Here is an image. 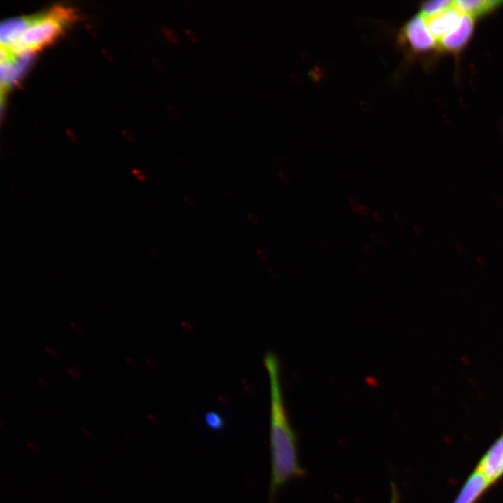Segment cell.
<instances>
[{
  "mask_svg": "<svg viewBox=\"0 0 503 503\" xmlns=\"http://www.w3.org/2000/svg\"><path fill=\"white\" fill-rule=\"evenodd\" d=\"M264 365L269 377L270 391L269 503H275L282 487L292 479L302 477L306 472L299 462L297 437L285 407L277 356L268 352L264 356Z\"/></svg>",
  "mask_w": 503,
  "mask_h": 503,
  "instance_id": "cell-1",
  "label": "cell"
},
{
  "mask_svg": "<svg viewBox=\"0 0 503 503\" xmlns=\"http://www.w3.org/2000/svg\"><path fill=\"white\" fill-rule=\"evenodd\" d=\"M76 17L71 8L58 5L30 16L29 22L18 41L5 50L14 54H33L54 42Z\"/></svg>",
  "mask_w": 503,
  "mask_h": 503,
  "instance_id": "cell-2",
  "label": "cell"
},
{
  "mask_svg": "<svg viewBox=\"0 0 503 503\" xmlns=\"http://www.w3.org/2000/svg\"><path fill=\"white\" fill-rule=\"evenodd\" d=\"M399 41L415 54H425L437 50V43L428 29L425 17L421 13L411 17L404 25L399 35Z\"/></svg>",
  "mask_w": 503,
  "mask_h": 503,
  "instance_id": "cell-3",
  "label": "cell"
},
{
  "mask_svg": "<svg viewBox=\"0 0 503 503\" xmlns=\"http://www.w3.org/2000/svg\"><path fill=\"white\" fill-rule=\"evenodd\" d=\"M474 28L475 18L463 14L458 25L437 42V50L458 54L469 42Z\"/></svg>",
  "mask_w": 503,
  "mask_h": 503,
  "instance_id": "cell-4",
  "label": "cell"
},
{
  "mask_svg": "<svg viewBox=\"0 0 503 503\" xmlns=\"http://www.w3.org/2000/svg\"><path fill=\"white\" fill-rule=\"evenodd\" d=\"M476 469L492 484L503 476V430L481 457Z\"/></svg>",
  "mask_w": 503,
  "mask_h": 503,
  "instance_id": "cell-5",
  "label": "cell"
},
{
  "mask_svg": "<svg viewBox=\"0 0 503 503\" xmlns=\"http://www.w3.org/2000/svg\"><path fill=\"white\" fill-rule=\"evenodd\" d=\"M462 16V14L453 5L439 13L424 17L428 30L438 41L458 25Z\"/></svg>",
  "mask_w": 503,
  "mask_h": 503,
  "instance_id": "cell-6",
  "label": "cell"
},
{
  "mask_svg": "<svg viewBox=\"0 0 503 503\" xmlns=\"http://www.w3.org/2000/svg\"><path fill=\"white\" fill-rule=\"evenodd\" d=\"M492 483L475 469L468 476L453 503H476Z\"/></svg>",
  "mask_w": 503,
  "mask_h": 503,
  "instance_id": "cell-7",
  "label": "cell"
},
{
  "mask_svg": "<svg viewBox=\"0 0 503 503\" xmlns=\"http://www.w3.org/2000/svg\"><path fill=\"white\" fill-rule=\"evenodd\" d=\"M30 20V16L10 18L1 22L0 27L1 48L8 49L20 38Z\"/></svg>",
  "mask_w": 503,
  "mask_h": 503,
  "instance_id": "cell-8",
  "label": "cell"
},
{
  "mask_svg": "<svg viewBox=\"0 0 503 503\" xmlns=\"http://www.w3.org/2000/svg\"><path fill=\"white\" fill-rule=\"evenodd\" d=\"M503 5L502 0L454 1L455 7L463 15L474 17H483Z\"/></svg>",
  "mask_w": 503,
  "mask_h": 503,
  "instance_id": "cell-9",
  "label": "cell"
},
{
  "mask_svg": "<svg viewBox=\"0 0 503 503\" xmlns=\"http://www.w3.org/2000/svg\"><path fill=\"white\" fill-rule=\"evenodd\" d=\"M454 5V1L449 0H435L423 2L421 6L420 13L423 17H429L439 13Z\"/></svg>",
  "mask_w": 503,
  "mask_h": 503,
  "instance_id": "cell-10",
  "label": "cell"
},
{
  "mask_svg": "<svg viewBox=\"0 0 503 503\" xmlns=\"http://www.w3.org/2000/svg\"><path fill=\"white\" fill-rule=\"evenodd\" d=\"M207 425L213 430H221L224 425L223 418L217 412L210 411L205 415Z\"/></svg>",
  "mask_w": 503,
  "mask_h": 503,
  "instance_id": "cell-11",
  "label": "cell"
},
{
  "mask_svg": "<svg viewBox=\"0 0 503 503\" xmlns=\"http://www.w3.org/2000/svg\"><path fill=\"white\" fill-rule=\"evenodd\" d=\"M131 176L139 183L144 184L147 181L146 173L138 168H132L130 170Z\"/></svg>",
  "mask_w": 503,
  "mask_h": 503,
  "instance_id": "cell-12",
  "label": "cell"
},
{
  "mask_svg": "<svg viewBox=\"0 0 503 503\" xmlns=\"http://www.w3.org/2000/svg\"><path fill=\"white\" fill-rule=\"evenodd\" d=\"M256 255L259 261L265 262L268 260L270 254L265 248L259 247L256 249Z\"/></svg>",
  "mask_w": 503,
  "mask_h": 503,
  "instance_id": "cell-13",
  "label": "cell"
},
{
  "mask_svg": "<svg viewBox=\"0 0 503 503\" xmlns=\"http://www.w3.org/2000/svg\"><path fill=\"white\" fill-rule=\"evenodd\" d=\"M247 220L249 224H252L254 228H256L261 224V218L259 216L254 212H249L247 214Z\"/></svg>",
  "mask_w": 503,
  "mask_h": 503,
  "instance_id": "cell-14",
  "label": "cell"
},
{
  "mask_svg": "<svg viewBox=\"0 0 503 503\" xmlns=\"http://www.w3.org/2000/svg\"><path fill=\"white\" fill-rule=\"evenodd\" d=\"M391 501L390 503H399L400 496L397 486L394 483L391 486Z\"/></svg>",
  "mask_w": 503,
  "mask_h": 503,
  "instance_id": "cell-15",
  "label": "cell"
},
{
  "mask_svg": "<svg viewBox=\"0 0 503 503\" xmlns=\"http://www.w3.org/2000/svg\"><path fill=\"white\" fill-rule=\"evenodd\" d=\"M185 33L187 38L193 41H196L198 39V34L191 28H186Z\"/></svg>",
  "mask_w": 503,
  "mask_h": 503,
  "instance_id": "cell-16",
  "label": "cell"
},
{
  "mask_svg": "<svg viewBox=\"0 0 503 503\" xmlns=\"http://www.w3.org/2000/svg\"><path fill=\"white\" fill-rule=\"evenodd\" d=\"M277 174L279 179L284 183H286L290 180L289 175L288 173H285L284 171L280 170Z\"/></svg>",
  "mask_w": 503,
  "mask_h": 503,
  "instance_id": "cell-17",
  "label": "cell"
},
{
  "mask_svg": "<svg viewBox=\"0 0 503 503\" xmlns=\"http://www.w3.org/2000/svg\"><path fill=\"white\" fill-rule=\"evenodd\" d=\"M68 374H69L72 377H73V378H75V379H78V378H80V376H81V373H80V372L78 370V369H75V368H73H73H69V369L68 370Z\"/></svg>",
  "mask_w": 503,
  "mask_h": 503,
  "instance_id": "cell-18",
  "label": "cell"
},
{
  "mask_svg": "<svg viewBox=\"0 0 503 503\" xmlns=\"http://www.w3.org/2000/svg\"><path fill=\"white\" fill-rule=\"evenodd\" d=\"M168 110L170 114L175 117H179L180 116V112L179 109L174 105H169Z\"/></svg>",
  "mask_w": 503,
  "mask_h": 503,
  "instance_id": "cell-19",
  "label": "cell"
},
{
  "mask_svg": "<svg viewBox=\"0 0 503 503\" xmlns=\"http://www.w3.org/2000/svg\"><path fill=\"white\" fill-rule=\"evenodd\" d=\"M355 211L361 215H367L370 213V210L367 207L362 205H360Z\"/></svg>",
  "mask_w": 503,
  "mask_h": 503,
  "instance_id": "cell-20",
  "label": "cell"
},
{
  "mask_svg": "<svg viewBox=\"0 0 503 503\" xmlns=\"http://www.w3.org/2000/svg\"><path fill=\"white\" fill-rule=\"evenodd\" d=\"M71 326L72 328L77 333H81L83 331L82 326L78 323L73 321L71 323Z\"/></svg>",
  "mask_w": 503,
  "mask_h": 503,
  "instance_id": "cell-21",
  "label": "cell"
},
{
  "mask_svg": "<svg viewBox=\"0 0 503 503\" xmlns=\"http://www.w3.org/2000/svg\"><path fill=\"white\" fill-rule=\"evenodd\" d=\"M45 350L50 356L55 357L57 356V350L52 347H46Z\"/></svg>",
  "mask_w": 503,
  "mask_h": 503,
  "instance_id": "cell-22",
  "label": "cell"
},
{
  "mask_svg": "<svg viewBox=\"0 0 503 503\" xmlns=\"http://www.w3.org/2000/svg\"><path fill=\"white\" fill-rule=\"evenodd\" d=\"M349 203H350L351 205L352 206V207L354 209V210L360 205L359 202L354 198H351Z\"/></svg>",
  "mask_w": 503,
  "mask_h": 503,
  "instance_id": "cell-23",
  "label": "cell"
},
{
  "mask_svg": "<svg viewBox=\"0 0 503 503\" xmlns=\"http://www.w3.org/2000/svg\"><path fill=\"white\" fill-rule=\"evenodd\" d=\"M374 217L379 222H382L384 219V215L378 212L374 213Z\"/></svg>",
  "mask_w": 503,
  "mask_h": 503,
  "instance_id": "cell-24",
  "label": "cell"
},
{
  "mask_svg": "<svg viewBox=\"0 0 503 503\" xmlns=\"http://www.w3.org/2000/svg\"><path fill=\"white\" fill-rule=\"evenodd\" d=\"M38 381L40 384L45 386H50V381L43 377H40L38 379Z\"/></svg>",
  "mask_w": 503,
  "mask_h": 503,
  "instance_id": "cell-25",
  "label": "cell"
},
{
  "mask_svg": "<svg viewBox=\"0 0 503 503\" xmlns=\"http://www.w3.org/2000/svg\"><path fill=\"white\" fill-rule=\"evenodd\" d=\"M217 84H218V85H219V87L221 90H226V89H228L227 84H226V82L225 81H224V80H219V81H218Z\"/></svg>",
  "mask_w": 503,
  "mask_h": 503,
  "instance_id": "cell-26",
  "label": "cell"
},
{
  "mask_svg": "<svg viewBox=\"0 0 503 503\" xmlns=\"http://www.w3.org/2000/svg\"><path fill=\"white\" fill-rule=\"evenodd\" d=\"M365 251L370 255H372L374 253V248L370 246H367L365 248Z\"/></svg>",
  "mask_w": 503,
  "mask_h": 503,
  "instance_id": "cell-27",
  "label": "cell"
},
{
  "mask_svg": "<svg viewBox=\"0 0 503 503\" xmlns=\"http://www.w3.org/2000/svg\"><path fill=\"white\" fill-rule=\"evenodd\" d=\"M126 361H127L128 364H129L131 366L136 365V361L132 358H126Z\"/></svg>",
  "mask_w": 503,
  "mask_h": 503,
  "instance_id": "cell-28",
  "label": "cell"
},
{
  "mask_svg": "<svg viewBox=\"0 0 503 503\" xmlns=\"http://www.w3.org/2000/svg\"><path fill=\"white\" fill-rule=\"evenodd\" d=\"M28 445H29V448H31L33 450H37L38 449L37 444L35 443H29Z\"/></svg>",
  "mask_w": 503,
  "mask_h": 503,
  "instance_id": "cell-29",
  "label": "cell"
},
{
  "mask_svg": "<svg viewBox=\"0 0 503 503\" xmlns=\"http://www.w3.org/2000/svg\"><path fill=\"white\" fill-rule=\"evenodd\" d=\"M372 240H373L374 242H377L379 241L380 237H379V235H376V234H373V235H372Z\"/></svg>",
  "mask_w": 503,
  "mask_h": 503,
  "instance_id": "cell-30",
  "label": "cell"
}]
</instances>
